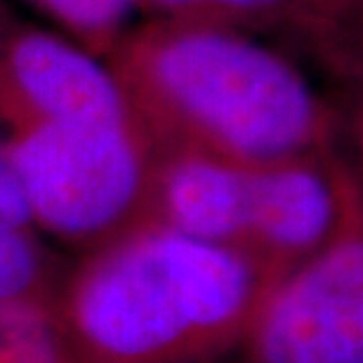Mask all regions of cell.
Listing matches in <instances>:
<instances>
[{
    "label": "cell",
    "instance_id": "cell-1",
    "mask_svg": "<svg viewBox=\"0 0 363 363\" xmlns=\"http://www.w3.org/2000/svg\"><path fill=\"white\" fill-rule=\"evenodd\" d=\"M276 283L243 252L151 222L78 276L57 325L71 363H201L245 337Z\"/></svg>",
    "mask_w": 363,
    "mask_h": 363
},
{
    "label": "cell",
    "instance_id": "cell-2",
    "mask_svg": "<svg viewBox=\"0 0 363 363\" xmlns=\"http://www.w3.org/2000/svg\"><path fill=\"white\" fill-rule=\"evenodd\" d=\"M142 111L177 151L264 165L325 149L330 116L286 60L215 26H170L128 55Z\"/></svg>",
    "mask_w": 363,
    "mask_h": 363
},
{
    "label": "cell",
    "instance_id": "cell-3",
    "mask_svg": "<svg viewBox=\"0 0 363 363\" xmlns=\"http://www.w3.org/2000/svg\"><path fill=\"white\" fill-rule=\"evenodd\" d=\"M7 154L24 184L31 217L67 238H90L156 210L161 165L140 125L38 121Z\"/></svg>",
    "mask_w": 363,
    "mask_h": 363
},
{
    "label": "cell",
    "instance_id": "cell-4",
    "mask_svg": "<svg viewBox=\"0 0 363 363\" xmlns=\"http://www.w3.org/2000/svg\"><path fill=\"white\" fill-rule=\"evenodd\" d=\"M243 340L250 363H363V206L267 293Z\"/></svg>",
    "mask_w": 363,
    "mask_h": 363
},
{
    "label": "cell",
    "instance_id": "cell-5",
    "mask_svg": "<svg viewBox=\"0 0 363 363\" xmlns=\"http://www.w3.org/2000/svg\"><path fill=\"white\" fill-rule=\"evenodd\" d=\"M361 206L359 186L325 149L245 165L236 250L281 281L335 241Z\"/></svg>",
    "mask_w": 363,
    "mask_h": 363
},
{
    "label": "cell",
    "instance_id": "cell-6",
    "mask_svg": "<svg viewBox=\"0 0 363 363\" xmlns=\"http://www.w3.org/2000/svg\"><path fill=\"white\" fill-rule=\"evenodd\" d=\"M10 71L40 121L125 123L128 97L90 55L48 33H28L10 50Z\"/></svg>",
    "mask_w": 363,
    "mask_h": 363
},
{
    "label": "cell",
    "instance_id": "cell-7",
    "mask_svg": "<svg viewBox=\"0 0 363 363\" xmlns=\"http://www.w3.org/2000/svg\"><path fill=\"white\" fill-rule=\"evenodd\" d=\"M0 363H71L57 318L38 302L0 307Z\"/></svg>",
    "mask_w": 363,
    "mask_h": 363
},
{
    "label": "cell",
    "instance_id": "cell-8",
    "mask_svg": "<svg viewBox=\"0 0 363 363\" xmlns=\"http://www.w3.org/2000/svg\"><path fill=\"white\" fill-rule=\"evenodd\" d=\"M38 276V250L26 227L0 224V307L35 302L33 290Z\"/></svg>",
    "mask_w": 363,
    "mask_h": 363
},
{
    "label": "cell",
    "instance_id": "cell-9",
    "mask_svg": "<svg viewBox=\"0 0 363 363\" xmlns=\"http://www.w3.org/2000/svg\"><path fill=\"white\" fill-rule=\"evenodd\" d=\"M78 31H108L125 17L135 0H38Z\"/></svg>",
    "mask_w": 363,
    "mask_h": 363
},
{
    "label": "cell",
    "instance_id": "cell-10",
    "mask_svg": "<svg viewBox=\"0 0 363 363\" xmlns=\"http://www.w3.org/2000/svg\"><path fill=\"white\" fill-rule=\"evenodd\" d=\"M168 12H210L224 17L264 19L295 10V0H151Z\"/></svg>",
    "mask_w": 363,
    "mask_h": 363
},
{
    "label": "cell",
    "instance_id": "cell-11",
    "mask_svg": "<svg viewBox=\"0 0 363 363\" xmlns=\"http://www.w3.org/2000/svg\"><path fill=\"white\" fill-rule=\"evenodd\" d=\"M31 208L24 191V184L12 165V158L5 147H0V224L26 227L31 222Z\"/></svg>",
    "mask_w": 363,
    "mask_h": 363
},
{
    "label": "cell",
    "instance_id": "cell-12",
    "mask_svg": "<svg viewBox=\"0 0 363 363\" xmlns=\"http://www.w3.org/2000/svg\"><path fill=\"white\" fill-rule=\"evenodd\" d=\"M363 0H295V12L304 14L318 28L340 26L359 10Z\"/></svg>",
    "mask_w": 363,
    "mask_h": 363
},
{
    "label": "cell",
    "instance_id": "cell-13",
    "mask_svg": "<svg viewBox=\"0 0 363 363\" xmlns=\"http://www.w3.org/2000/svg\"><path fill=\"white\" fill-rule=\"evenodd\" d=\"M352 17H357V50H359V60L363 64V3H361L359 10L352 14Z\"/></svg>",
    "mask_w": 363,
    "mask_h": 363
}]
</instances>
